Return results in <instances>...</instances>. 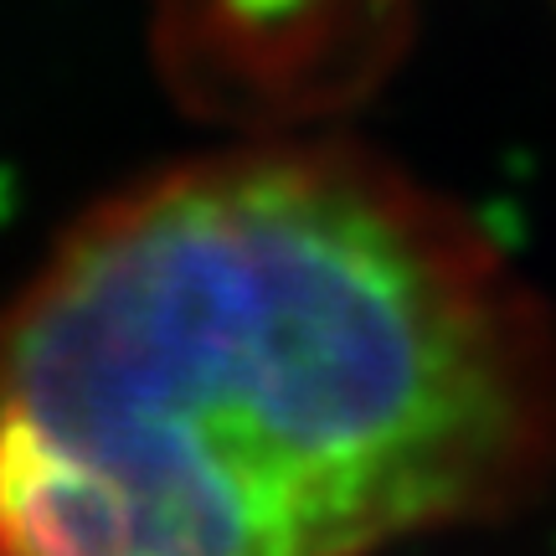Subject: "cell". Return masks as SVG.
I'll list each match as a JSON object with an SVG mask.
<instances>
[{
	"instance_id": "6da1fadb",
	"label": "cell",
	"mask_w": 556,
	"mask_h": 556,
	"mask_svg": "<svg viewBox=\"0 0 556 556\" xmlns=\"http://www.w3.org/2000/svg\"><path fill=\"white\" fill-rule=\"evenodd\" d=\"M556 475V330L345 139L99 201L0 319V556H381Z\"/></svg>"
}]
</instances>
